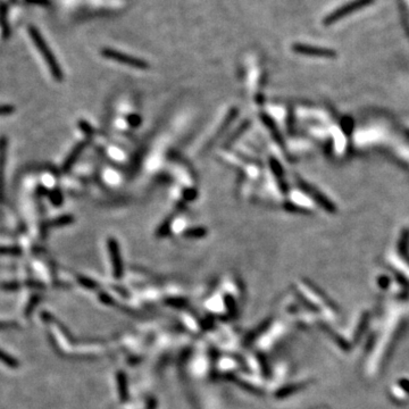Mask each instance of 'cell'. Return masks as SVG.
Returning a JSON list of instances; mask_svg holds the SVG:
<instances>
[{
	"label": "cell",
	"instance_id": "obj_1",
	"mask_svg": "<svg viewBox=\"0 0 409 409\" xmlns=\"http://www.w3.org/2000/svg\"><path fill=\"white\" fill-rule=\"evenodd\" d=\"M27 32H29V35L32 40V42H33L36 49H38V51L41 54V57L43 58L44 62H46L47 66L48 68H49V71L51 73V75L54 76V79H56L57 81H62L64 78L62 68H60L57 59H56L54 54H52V51L50 50L48 43L44 41L41 33H40L39 30L33 25L27 26Z\"/></svg>",
	"mask_w": 409,
	"mask_h": 409
},
{
	"label": "cell",
	"instance_id": "obj_2",
	"mask_svg": "<svg viewBox=\"0 0 409 409\" xmlns=\"http://www.w3.org/2000/svg\"><path fill=\"white\" fill-rule=\"evenodd\" d=\"M373 2L374 0H352V1L339 7L338 9H335L330 15H327L325 19H324V24L325 25H331V24L340 21V19L346 17V16L355 13V11L362 9V8L370 6Z\"/></svg>",
	"mask_w": 409,
	"mask_h": 409
},
{
	"label": "cell",
	"instance_id": "obj_3",
	"mask_svg": "<svg viewBox=\"0 0 409 409\" xmlns=\"http://www.w3.org/2000/svg\"><path fill=\"white\" fill-rule=\"evenodd\" d=\"M101 55H103L105 58L112 59V60H114V62L127 65V66L133 67V68L145 70V68L149 67L148 63L144 62L143 59L132 57V56H129L127 54H123V52L117 51L114 49H109V48H107V49H103V51H101Z\"/></svg>",
	"mask_w": 409,
	"mask_h": 409
},
{
	"label": "cell",
	"instance_id": "obj_4",
	"mask_svg": "<svg viewBox=\"0 0 409 409\" xmlns=\"http://www.w3.org/2000/svg\"><path fill=\"white\" fill-rule=\"evenodd\" d=\"M107 248H108L109 255H111L114 275L116 277H121L123 273V265H122V257H121V250H120L119 242H117L114 238L107 239Z\"/></svg>",
	"mask_w": 409,
	"mask_h": 409
},
{
	"label": "cell",
	"instance_id": "obj_5",
	"mask_svg": "<svg viewBox=\"0 0 409 409\" xmlns=\"http://www.w3.org/2000/svg\"><path fill=\"white\" fill-rule=\"evenodd\" d=\"M293 50L299 54L307 56H316V57H334L335 52L331 49H325V48L310 47L306 44H294Z\"/></svg>",
	"mask_w": 409,
	"mask_h": 409
},
{
	"label": "cell",
	"instance_id": "obj_6",
	"mask_svg": "<svg viewBox=\"0 0 409 409\" xmlns=\"http://www.w3.org/2000/svg\"><path fill=\"white\" fill-rule=\"evenodd\" d=\"M88 142L87 141H83V142H80L73 148V150L70 152V155L67 156L66 159H65L63 164V171L67 172L73 167V165L76 163V160L79 159V157L81 156V153L83 152L84 149H86Z\"/></svg>",
	"mask_w": 409,
	"mask_h": 409
},
{
	"label": "cell",
	"instance_id": "obj_7",
	"mask_svg": "<svg viewBox=\"0 0 409 409\" xmlns=\"http://www.w3.org/2000/svg\"><path fill=\"white\" fill-rule=\"evenodd\" d=\"M6 159V140L0 141V201L3 199V168Z\"/></svg>",
	"mask_w": 409,
	"mask_h": 409
},
{
	"label": "cell",
	"instance_id": "obj_8",
	"mask_svg": "<svg viewBox=\"0 0 409 409\" xmlns=\"http://www.w3.org/2000/svg\"><path fill=\"white\" fill-rule=\"evenodd\" d=\"M207 234V230L202 226H196V228L189 229L184 232V237L189 239H200L206 237Z\"/></svg>",
	"mask_w": 409,
	"mask_h": 409
},
{
	"label": "cell",
	"instance_id": "obj_9",
	"mask_svg": "<svg viewBox=\"0 0 409 409\" xmlns=\"http://www.w3.org/2000/svg\"><path fill=\"white\" fill-rule=\"evenodd\" d=\"M73 221H74V218H73L71 215H65V216H60L58 218H55L54 221L48 223V225H49V228H55V226H63V225L71 224Z\"/></svg>",
	"mask_w": 409,
	"mask_h": 409
},
{
	"label": "cell",
	"instance_id": "obj_10",
	"mask_svg": "<svg viewBox=\"0 0 409 409\" xmlns=\"http://www.w3.org/2000/svg\"><path fill=\"white\" fill-rule=\"evenodd\" d=\"M0 360H1V362L5 364V365L9 366V367L16 368L18 366L17 360H16L15 358H13V357H10L9 355H7L6 352H3L2 350H0Z\"/></svg>",
	"mask_w": 409,
	"mask_h": 409
},
{
	"label": "cell",
	"instance_id": "obj_11",
	"mask_svg": "<svg viewBox=\"0 0 409 409\" xmlns=\"http://www.w3.org/2000/svg\"><path fill=\"white\" fill-rule=\"evenodd\" d=\"M49 197H50V200H51V202L52 204H54L55 206H59V205H62L63 204V193L59 191L58 189H56V190H52V191L50 192V194H49Z\"/></svg>",
	"mask_w": 409,
	"mask_h": 409
},
{
	"label": "cell",
	"instance_id": "obj_12",
	"mask_svg": "<svg viewBox=\"0 0 409 409\" xmlns=\"http://www.w3.org/2000/svg\"><path fill=\"white\" fill-rule=\"evenodd\" d=\"M19 254H21V249L17 248V247H1L0 248V255H14V256H17Z\"/></svg>",
	"mask_w": 409,
	"mask_h": 409
},
{
	"label": "cell",
	"instance_id": "obj_13",
	"mask_svg": "<svg viewBox=\"0 0 409 409\" xmlns=\"http://www.w3.org/2000/svg\"><path fill=\"white\" fill-rule=\"evenodd\" d=\"M169 228H171V220L165 221V222L163 223V224L160 225V228L158 229V231H157L158 237H165V236H167L168 232H169Z\"/></svg>",
	"mask_w": 409,
	"mask_h": 409
},
{
	"label": "cell",
	"instance_id": "obj_14",
	"mask_svg": "<svg viewBox=\"0 0 409 409\" xmlns=\"http://www.w3.org/2000/svg\"><path fill=\"white\" fill-rule=\"evenodd\" d=\"M128 122L132 128H137L141 124V117L136 114H131L128 117Z\"/></svg>",
	"mask_w": 409,
	"mask_h": 409
},
{
	"label": "cell",
	"instance_id": "obj_15",
	"mask_svg": "<svg viewBox=\"0 0 409 409\" xmlns=\"http://www.w3.org/2000/svg\"><path fill=\"white\" fill-rule=\"evenodd\" d=\"M79 127H80V129L82 130V131L86 133L87 136H91L92 133H94V130H92V127L90 124H89L88 122H86V121H80L79 122Z\"/></svg>",
	"mask_w": 409,
	"mask_h": 409
},
{
	"label": "cell",
	"instance_id": "obj_16",
	"mask_svg": "<svg viewBox=\"0 0 409 409\" xmlns=\"http://www.w3.org/2000/svg\"><path fill=\"white\" fill-rule=\"evenodd\" d=\"M197 197V191L194 189H187L183 193V198L187 201H192Z\"/></svg>",
	"mask_w": 409,
	"mask_h": 409
},
{
	"label": "cell",
	"instance_id": "obj_17",
	"mask_svg": "<svg viewBox=\"0 0 409 409\" xmlns=\"http://www.w3.org/2000/svg\"><path fill=\"white\" fill-rule=\"evenodd\" d=\"M15 111V108L10 105H0V115H9Z\"/></svg>",
	"mask_w": 409,
	"mask_h": 409
},
{
	"label": "cell",
	"instance_id": "obj_18",
	"mask_svg": "<svg viewBox=\"0 0 409 409\" xmlns=\"http://www.w3.org/2000/svg\"><path fill=\"white\" fill-rule=\"evenodd\" d=\"M10 326V323H0V329H8Z\"/></svg>",
	"mask_w": 409,
	"mask_h": 409
}]
</instances>
